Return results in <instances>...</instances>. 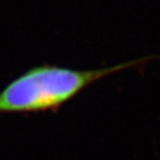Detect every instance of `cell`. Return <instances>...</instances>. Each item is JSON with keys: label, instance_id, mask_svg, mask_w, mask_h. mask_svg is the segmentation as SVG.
Returning a JSON list of instances; mask_svg holds the SVG:
<instances>
[{"label": "cell", "instance_id": "cell-1", "mask_svg": "<svg viewBox=\"0 0 160 160\" xmlns=\"http://www.w3.org/2000/svg\"><path fill=\"white\" fill-rule=\"evenodd\" d=\"M159 58V56H147L111 67L89 70L37 66L13 79L0 91V113L56 110L100 79Z\"/></svg>", "mask_w": 160, "mask_h": 160}]
</instances>
